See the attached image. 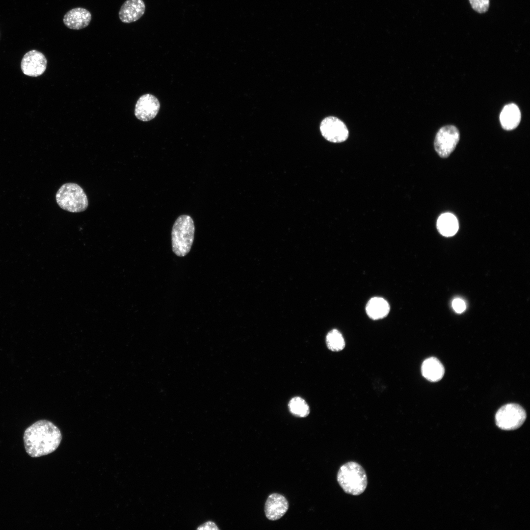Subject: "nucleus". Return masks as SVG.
I'll list each match as a JSON object with an SVG mask.
<instances>
[{
  "mask_svg": "<svg viewBox=\"0 0 530 530\" xmlns=\"http://www.w3.org/2000/svg\"><path fill=\"white\" fill-rule=\"evenodd\" d=\"M23 438L27 453L32 457H38L56 450L61 441L62 435L53 423L44 420L28 427Z\"/></svg>",
  "mask_w": 530,
  "mask_h": 530,
  "instance_id": "obj_1",
  "label": "nucleus"
},
{
  "mask_svg": "<svg viewBox=\"0 0 530 530\" xmlns=\"http://www.w3.org/2000/svg\"><path fill=\"white\" fill-rule=\"evenodd\" d=\"M195 232L194 221L190 216L183 214L175 221L171 232L172 251L179 257H184L190 251Z\"/></svg>",
  "mask_w": 530,
  "mask_h": 530,
  "instance_id": "obj_2",
  "label": "nucleus"
},
{
  "mask_svg": "<svg viewBox=\"0 0 530 530\" xmlns=\"http://www.w3.org/2000/svg\"><path fill=\"white\" fill-rule=\"evenodd\" d=\"M337 481L346 493L359 495L365 490L367 477L363 468L355 462H349L342 465L337 474Z\"/></svg>",
  "mask_w": 530,
  "mask_h": 530,
  "instance_id": "obj_3",
  "label": "nucleus"
},
{
  "mask_svg": "<svg viewBox=\"0 0 530 530\" xmlns=\"http://www.w3.org/2000/svg\"><path fill=\"white\" fill-rule=\"evenodd\" d=\"M55 198L61 209L71 212L84 211L88 205L85 192L80 186L75 183L62 185L57 190Z\"/></svg>",
  "mask_w": 530,
  "mask_h": 530,
  "instance_id": "obj_4",
  "label": "nucleus"
},
{
  "mask_svg": "<svg viewBox=\"0 0 530 530\" xmlns=\"http://www.w3.org/2000/svg\"><path fill=\"white\" fill-rule=\"evenodd\" d=\"M526 419L525 410L515 403H508L503 406L495 416L497 425L505 430H514L520 427Z\"/></svg>",
  "mask_w": 530,
  "mask_h": 530,
  "instance_id": "obj_5",
  "label": "nucleus"
},
{
  "mask_svg": "<svg viewBox=\"0 0 530 530\" xmlns=\"http://www.w3.org/2000/svg\"><path fill=\"white\" fill-rule=\"evenodd\" d=\"M459 138V132L456 127L453 125L443 127L436 135L434 142L435 150L441 158H447L455 148Z\"/></svg>",
  "mask_w": 530,
  "mask_h": 530,
  "instance_id": "obj_6",
  "label": "nucleus"
},
{
  "mask_svg": "<svg viewBox=\"0 0 530 530\" xmlns=\"http://www.w3.org/2000/svg\"><path fill=\"white\" fill-rule=\"evenodd\" d=\"M322 135L328 141L340 143L345 141L349 134L345 124L339 118L334 116L325 118L320 125Z\"/></svg>",
  "mask_w": 530,
  "mask_h": 530,
  "instance_id": "obj_7",
  "label": "nucleus"
},
{
  "mask_svg": "<svg viewBox=\"0 0 530 530\" xmlns=\"http://www.w3.org/2000/svg\"><path fill=\"white\" fill-rule=\"evenodd\" d=\"M47 64V60L44 54L33 50L24 55L21 61V68L25 75L36 77L44 73Z\"/></svg>",
  "mask_w": 530,
  "mask_h": 530,
  "instance_id": "obj_8",
  "label": "nucleus"
},
{
  "mask_svg": "<svg viewBox=\"0 0 530 530\" xmlns=\"http://www.w3.org/2000/svg\"><path fill=\"white\" fill-rule=\"evenodd\" d=\"M159 108V102L155 96L150 94H144L136 103L134 114L139 120L148 121L156 116Z\"/></svg>",
  "mask_w": 530,
  "mask_h": 530,
  "instance_id": "obj_9",
  "label": "nucleus"
},
{
  "mask_svg": "<svg viewBox=\"0 0 530 530\" xmlns=\"http://www.w3.org/2000/svg\"><path fill=\"white\" fill-rule=\"evenodd\" d=\"M289 503L286 498L280 494L274 493L267 498L265 507L266 518L271 521L280 519L287 512Z\"/></svg>",
  "mask_w": 530,
  "mask_h": 530,
  "instance_id": "obj_10",
  "label": "nucleus"
},
{
  "mask_svg": "<svg viewBox=\"0 0 530 530\" xmlns=\"http://www.w3.org/2000/svg\"><path fill=\"white\" fill-rule=\"evenodd\" d=\"M92 19L90 12L82 7L73 8L64 15L63 22L68 28L80 30L87 26Z\"/></svg>",
  "mask_w": 530,
  "mask_h": 530,
  "instance_id": "obj_11",
  "label": "nucleus"
},
{
  "mask_svg": "<svg viewBox=\"0 0 530 530\" xmlns=\"http://www.w3.org/2000/svg\"><path fill=\"white\" fill-rule=\"evenodd\" d=\"M145 7L143 0H126L119 10V18L124 23L134 22L144 15Z\"/></svg>",
  "mask_w": 530,
  "mask_h": 530,
  "instance_id": "obj_12",
  "label": "nucleus"
},
{
  "mask_svg": "<svg viewBox=\"0 0 530 530\" xmlns=\"http://www.w3.org/2000/svg\"><path fill=\"white\" fill-rule=\"evenodd\" d=\"M521 118V112L518 106L511 103L504 107L500 113V121L502 128L509 131L515 129L518 126Z\"/></svg>",
  "mask_w": 530,
  "mask_h": 530,
  "instance_id": "obj_13",
  "label": "nucleus"
},
{
  "mask_svg": "<svg viewBox=\"0 0 530 530\" xmlns=\"http://www.w3.org/2000/svg\"><path fill=\"white\" fill-rule=\"evenodd\" d=\"M421 371L422 375L427 380L431 382H437L443 377L445 369L437 358L431 357L426 359L423 362Z\"/></svg>",
  "mask_w": 530,
  "mask_h": 530,
  "instance_id": "obj_14",
  "label": "nucleus"
},
{
  "mask_svg": "<svg viewBox=\"0 0 530 530\" xmlns=\"http://www.w3.org/2000/svg\"><path fill=\"white\" fill-rule=\"evenodd\" d=\"M437 228L439 232L445 237H451L457 232L458 222L456 216L451 213L442 214L437 221Z\"/></svg>",
  "mask_w": 530,
  "mask_h": 530,
  "instance_id": "obj_15",
  "label": "nucleus"
},
{
  "mask_svg": "<svg viewBox=\"0 0 530 530\" xmlns=\"http://www.w3.org/2000/svg\"><path fill=\"white\" fill-rule=\"evenodd\" d=\"M368 315L373 319H378L385 317L389 312L390 306L387 301L380 297L371 298L366 306Z\"/></svg>",
  "mask_w": 530,
  "mask_h": 530,
  "instance_id": "obj_16",
  "label": "nucleus"
},
{
  "mask_svg": "<svg viewBox=\"0 0 530 530\" xmlns=\"http://www.w3.org/2000/svg\"><path fill=\"white\" fill-rule=\"evenodd\" d=\"M288 407L290 412L296 417H306L310 413L307 403L299 397L292 398L289 402Z\"/></svg>",
  "mask_w": 530,
  "mask_h": 530,
  "instance_id": "obj_17",
  "label": "nucleus"
},
{
  "mask_svg": "<svg viewBox=\"0 0 530 530\" xmlns=\"http://www.w3.org/2000/svg\"><path fill=\"white\" fill-rule=\"evenodd\" d=\"M326 343L329 349L333 351H339L345 346V342L342 334L336 329L328 332L326 337Z\"/></svg>",
  "mask_w": 530,
  "mask_h": 530,
  "instance_id": "obj_18",
  "label": "nucleus"
},
{
  "mask_svg": "<svg viewBox=\"0 0 530 530\" xmlns=\"http://www.w3.org/2000/svg\"><path fill=\"white\" fill-rule=\"evenodd\" d=\"M473 9L479 13L486 12L489 7V0H469Z\"/></svg>",
  "mask_w": 530,
  "mask_h": 530,
  "instance_id": "obj_19",
  "label": "nucleus"
},
{
  "mask_svg": "<svg viewBox=\"0 0 530 530\" xmlns=\"http://www.w3.org/2000/svg\"><path fill=\"white\" fill-rule=\"evenodd\" d=\"M452 307L457 313H462L466 309V304L464 301L459 298H456L452 302Z\"/></svg>",
  "mask_w": 530,
  "mask_h": 530,
  "instance_id": "obj_20",
  "label": "nucleus"
},
{
  "mask_svg": "<svg viewBox=\"0 0 530 530\" xmlns=\"http://www.w3.org/2000/svg\"><path fill=\"white\" fill-rule=\"evenodd\" d=\"M197 529L199 530H218L216 525L213 522H207L200 526Z\"/></svg>",
  "mask_w": 530,
  "mask_h": 530,
  "instance_id": "obj_21",
  "label": "nucleus"
}]
</instances>
